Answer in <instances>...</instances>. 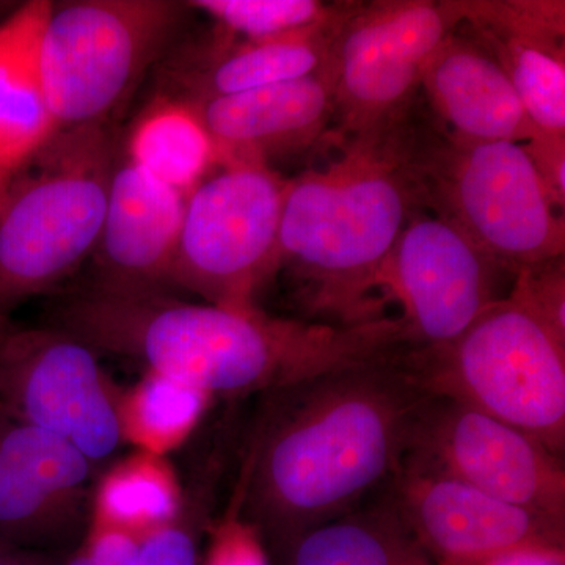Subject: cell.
Wrapping results in <instances>:
<instances>
[{
    "label": "cell",
    "mask_w": 565,
    "mask_h": 565,
    "mask_svg": "<svg viewBox=\"0 0 565 565\" xmlns=\"http://www.w3.org/2000/svg\"><path fill=\"white\" fill-rule=\"evenodd\" d=\"M177 511L178 494L166 467L154 457H139L104 479L96 523L147 535L172 522Z\"/></svg>",
    "instance_id": "24"
},
{
    "label": "cell",
    "mask_w": 565,
    "mask_h": 565,
    "mask_svg": "<svg viewBox=\"0 0 565 565\" xmlns=\"http://www.w3.org/2000/svg\"><path fill=\"white\" fill-rule=\"evenodd\" d=\"M509 294L526 305L565 340V267L563 258L516 274Z\"/></svg>",
    "instance_id": "27"
},
{
    "label": "cell",
    "mask_w": 565,
    "mask_h": 565,
    "mask_svg": "<svg viewBox=\"0 0 565 565\" xmlns=\"http://www.w3.org/2000/svg\"><path fill=\"white\" fill-rule=\"evenodd\" d=\"M126 156L134 163L188 196L217 167L214 147L189 104L162 98L140 118Z\"/></svg>",
    "instance_id": "20"
},
{
    "label": "cell",
    "mask_w": 565,
    "mask_h": 565,
    "mask_svg": "<svg viewBox=\"0 0 565 565\" xmlns=\"http://www.w3.org/2000/svg\"><path fill=\"white\" fill-rule=\"evenodd\" d=\"M0 408L62 435L92 462L109 457L125 435L95 351L50 326L0 318Z\"/></svg>",
    "instance_id": "11"
},
{
    "label": "cell",
    "mask_w": 565,
    "mask_h": 565,
    "mask_svg": "<svg viewBox=\"0 0 565 565\" xmlns=\"http://www.w3.org/2000/svg\"><path fill=\"white\" fill-rule=\"evenodd\" d=\"M185 9L170 0L52 3L40 29L36 62L57 128L109 122L167 51Z\"/></svg>",
    "instance_id": "7"
},
{
    "label": "cell",
    "mask_w": 565,
    "mask_h": 565,
    "mask_svg": "<svg viewBox=\"0 0 565 565\" xmlns=\"http://www.w3.org/2000/svg\"><path fill=\"white\" fill-rule=\"evenodd\" d=\"M185 104L210 136L217 166L270 167L274 159L313 147L334 122L332 66L300 79Z\"/></svg>",
    "instance_id": "14"
},
{
    "label": "cell",
    "mask_w": 565,
    "mask_h": 565,
    "mask_svg": "<svg viewBox=\"0 0 565 565\" xmlns=\"http://www.w3.org/2000/svg\"><path fill=\"white\" fill-rule=\"evenodd\" d=\"M386 500L414 535L449 565L479 563L526 546L559 548L564 525L475 487L399 468Z\"/></svg>",
    "instance_id": "13"
},
{
    "label": "cell",
    "mask_w": 565,
    "mask_h": 565,
    "mask_svg": "<svg viewBox=\"0 0 565 565\" xmlns=\"http://www.w3.org/2000/svg\"><path fill=\"white\" fill-rule=\"evenodd\" d=\"M462 25L514 85L537 132L565 139V3L460 0Z\"/></svg>",
    "instance_id": "15"
},
{
    "label": "cell",
    "mask_w": 565,
    "mask_h": 565,
    "mask_svg": "<svg viewBox=\"0 0 565 565\" xmlns=\"http://www.w3.org/2000/svg\"><path fill=\"white\" fill-rule=\"evenodd\" d=\"M0 565H51V563L43 553L0 545Z\"/></svg>",
    "instance_id": "33"
},
{
    "label": "cell",
    "mask_w": 565,
    "mask_h": 565,
    "mask_svg": "<svg viewBox=\"0 0 565 565\" xmlns=\"http://www.w3.org/2000/svg\"><path fill=\"white\" fill-rule=\"evenodd\" d=\"M525 148L557 207L564 210L565 139H550V137L541 136L531 140L530 143H525Z\"/></svg>",
    "instance_id": "31"
},
{
    "label": "cell",
    "mask_w": 565,
    "mask_h": 565,
    "mask_svg": "<svg viewBox=\"0 0 565 565\" xmlns=\"http://www.w3.org/2000/svg\"><path fill=\"white\" fill-rule=\"evenodd\" d=\"M207 397L191 385L150 373L120 411L122 434L152 452L161 451L189 434Z\"/></svg>",
    "instance_id": "25"
},
{
    "label": "cell",
    "mask_w": 565,
    "mask_h": 565,
    "mask_svg": "<svg viewBox=\"0 0 565 565\" xmlns=\"http://www.w3.org/2000/svg\"><path fill=\"white\" fill-rule=\"evenodd\" d=\"M384 498L297 539L294 565H426L414 535Z\"/></svg>",
    "instance_id": "21"
},
{
    "label": "cell",
    "mask_w": 565,
    "mask_h": 565,
    "mask_svg": "<svg viewBox=\"0 0 565 565\" xmlns=\"http://www.w3.org/2000/svg\"><path fill=\"white\" fill-rule=\"evenodd\" d=\"M84 505L41 492L0 449V545L41 553L77 534Z\"/></svg>",
    "instance_id": "23"
},
{
    "label": "cell",
    "mask_w": 565,
    "mask_h": 565,
    "mask_svg": "<svg viewBox=\"0 0 565 565\" xmlns=\"http://www.w3.org/2000/svg\"><path fill=\"white\" fill-rule=\"evenodd\" d=\"M415 106L384 128L333 136L337 154L286 184L278 273L299 282L316 322L385 318L374 297L382 270L407 223L426 210Z\"/></svg>",
    "instance_id": "3"
},
{
    "label": "cell",
    "mask_w": 565,
    "mask_h": 565,
    "mask_svg": "<svg viewBox=\"0 0 565 565\" xmlns=\"http://www.w3.org/2000/svg\"><path fill=\"white\" fill-rule=\"evenodd\" d=\"M508 275L459 226L423 210L390 253L381 288L403 307L399 321L412 348H434L455 341L504 299Z\"/></svg>",
    "instance_id": "12"
},
{
    "label": "cell",
    "mask_w": 565,
    "mask_h": 565,
    "mask_svg": "<svg viewBox=\"0 0 565 565\" xmlns=\"http://www.w3.org/2000/svg\"><path fill=\"white\" fill-rule=\"evenodd\" d=\"M206 565H267L255 530L241 522L228 523L212 546Z\"/></svg>",
    "instance_id": "29"
},
{
    "label": "cell",
    "mask_w": 565,
    "mask_h": 565,
    "mask_svg": "<svg viewBox=\"0 0 565 565\" xmlns=\"http://www.w3.org/2000/svg\"><path fill=\"white\" fill-rule=\"evenodd\" d=\"M401 468L456 479L564 525L563 459L522 430L452 397H426Z\"/></svg>",
    "instance_id": "10"
},
{
    "label": "cell",
    "mask_w": 565,
    "mask_h": 565,
    "mask_svg": "<svg viewBox=\"0 0 565 565\" xmlns=\"http://www.w3.org/2000/svg\"><path fill=\"white\" fill-rule=\"evenodd\" d=\"M51 6L46 0L25 3L0 24V200L11 178L58 131L36 62Z\"/></svg>",
    "instance_id": "19"
},
{
    "label": "cell",
    "mask_w": 565,
    "mask_h": 565,
    "mask_svg": "<svg viewBox=\"0 0 565 565\" xmlns=\"http://www.w3.org/2000/svg\"><path fill=\"white\" fill-rule=\"evenodd\" d=\"M118 156L109 122L58 129L11 178L0 200V318L93 256Z\"/></svg>",
    "instance_id": "4"
},
{
    "label": "cell",
    "mask_w": 565,
    "mask_h": 565,
    "mask_svg": "<svg viewBox=\"0 0 565 565\" xmlns=\"http://www.w3.org/2000/svg\"><path fill=\"white\" fill-rule=\"evenodd\" d=\"M467 565H564L563 553L552 546H526Z\"/></svg>",
    "instance_id": "32"
},
{
    "label": "cell",
    "mask_w": 565,
    "mask_h": 565,
    "mask_svg": "<svg viewBox=\"0 0 565 565\" xmlns=\"http://www.w3.org/2000/svg\"><path fill=\"white\" fill-rule=\"evenodd\" d=\"M407 360L427 393L478 408L563 459L565 340L512 294L451 343L411 348Z\"/></svg>",
    "instance_id": "5"
},
{
    "label": "cell",
    "mask_w": 565,
    "mask_h": 565,
    "mask_svg": "<svg viewBox=\"0 0 565 565\" xmlns=\"http://www.w3.org/2000/svg\"><path fill=\"white\" fill-rule=\"evenodd\" d=\"M132 565H196L192 531L173 520L156 527L145 535Z\"/></svg>",
    "instance_id": "28"
},
{
    "label": "cell",
    "mask_w": 565,
    "mask_h": 565,
    "mask_svg": "<svg viewBox=\"0 0 565 565\" xmlns=\"http://www.w3.org/2000/svg\"><path fill=\"white\" fill-rule=\"evenodd\" d=\"M0 449L41 492L84 505L93 462L65 437L0 408Z\"/></svg>",
    "instance_id": "22"
},
{
    "label": "cell",
    "mask_w": 565,
    "mask_h": 565,
    "mask_svg": "<svg viewBox=\"0 0 565 565\" xmlns=\"http://www.w3.org/2000/svg\"><path fill=\"white\" fill-rule=\"evenodd\" d=\"M408 349L264 394L239 484L245 525L299 539L392 481L429 396Z\"/></svg>",
    "instance_id": "1"
},
{
    "label": "cell",
    "mask_w": 565,
    "mask_h": 565,
    "mask_svg": "<svg viewBox=\"0 0 565 565\" xmlns=\"http://www.w3.org/2000/svg\"><path fill=\"white\" fill-rule=\"evenodd\" d=\"M50 327L93 351L128 356L150 373L225 397L277 392L403 341L394 318L356 326L296 321L259 308L184 302L163 289L96 282L63 297L52 308Z\"/></svg>",
    "instance_id": "2"
},
{
    "label": "cell",
    "mask_w": 565,
    "mask_h": 565,
    "mask_svg": "<svg viewBox=\"0 0 565 565\" xmlns=\"http://www.w3.org/2000/svg\"><path fill=\"white\" fill-rule=\"evenodd\" d=\"M214 169L185 199L169 285L217 307L256 310V296L278 273L288 180L264 163Z\"/></svg>",
    "instance_id": "8"
},
{
    "label": "cell",
    "mask_w": 565,
    "mask_h": 565,
    "mask_svg": "<svg viewBox=\"0 0 565 565\" xmlns=\"http://www.w3.org/2000/svg\"><path fill=\"white\" fill-rule=\"evenodd\" d=\"M143 537L125 527L96 523L84 550L96 565H132Z\"/></svg>",
    "instance_id": "30"
},
{
    "label": "cell",
    "mask_w": 565,
    "mask_h": 565,
    "mask_svg": "<svg viewBox=\"0 0 565 565\" xmlns=\"http://www.w3.org/2000/svg\"><path fill=\"white\" fill-rule=\"evenodd\" d=\"M185 6L203 11L226 39L258 41L313 28L329 21L341 3L318 0H193Z\"/></svg>",
    "instance_id": "26"
},
{
    "label": "cell",
    "mask_w": 565,
    "mask_h": 565,
    "mask_svg": "<svg viewBox=\"0 0 565 565\" xmlns=\"http://www.w3.org/2000/svg\"><path fill=\"white\" fill-rule=\"evenodd\" d=\"M348 3L329 21L274 39L241 41L215 33L206 46L174 62L170 87L177 95L167 98L204 102L318 73L332 58Z\"/></svg>",
    "instance_id": "18"
},
{
    "label": "cell",
    "mask_w": 565,
    "mask_h": 565,
    "mask_svg": "<svg viewBox=\"0 0 565 565\" xmlns=\"http://www.w3.org/2000/svg\"><path fill=\"white\" fill-rule=\"evenodd\" d=\"M66 565H96L93 563L92 557L87 555V552L85 550H82L81 553H77L76 556L73 557V559L70 561Z\"/></svg>",
    "instance_id": "34"
},
{
    "label": "cell",
    "mask_w": 565,
    "mask_h": 565,
    "mask_svg": "<svg viewBox=\"0 0 565 565\" xmlns=\"http://www.w3.org/2000/svg\"><path fill=\"white\" fill-rule=\"evenodd\" d=\"M462 22L460 0L349 2L330 58L334 137L404 117L418 103L435 52Z\"/></svg>",
    "instance_id": "9"
},
{
    "label": "cell",
    "mask_w": 565,
    "mask_h": 565,
    "mask_svg": "<svg viewBox=\"0 0 565 565\" xmlns=\"http://www.w3.org/2000/svg\"><path fill=\"white\" fill-rule=\"evenodd\" d=\"M185 199L128 156H118L93 253L96 285L115 289H163L169 285Z\"/></svg>",
    "instance_id": "16"
},
{
    "label": "cell",
    "mask_w": 565,
    "mask_h": 565,
    "mask_svg": "<svg viewBox=\"0 0 565 565\" xmlns=\"http://www.w3.org/2000/svg\"><path fill=\"white\" fill-rule=\"evenodd\" d=\"M422 92L441 129L455 140L525 145L541 137L508 74L471 33L457 29L435 52Z\"/></svg>",
    "instance_id": "17"
},
{
    "label": "cell",
    "mask_w": 565,
    "mask_h": 565,
    "mask_svg": "<svg viewBox=\"0 0 565 565\" xmlns=\"http://www.w3.org/2000/svg\"><path fill=\"white\" fill-rule=\"evenodd\" d=\"M426 210L455 223L515 277L563 258L565 222L525 145L467 143L441 129L419 147Z\"/></svg>",
    "instance_id": "6"
}]
</instances>
